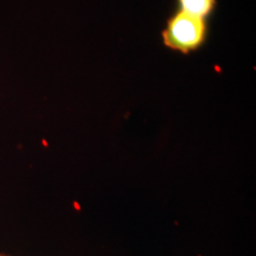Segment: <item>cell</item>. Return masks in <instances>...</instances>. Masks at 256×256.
<instances>
[{"mask_svg": "<svg viewBox=\"0 0 256 256\" xmlns=\"http://www.w3.org/2000/svg\"><path fill=\"white\" fill-rule=\"evenodd\" d=\"M206 31V19L178 10L168 18L162 31V40L170 49L188 54L203 46Z\"/></svg>", "mask_w": 256, "mask_h": 256, "instance_id": "obj_1", "label": "cell"}, {"mask_svg": "<svg viewBox=\"0 0 256 256\" xmlns=\"http://www.w3.org/2000/svg\"><path fill=\"white\" fill-rule=\"evenodd\" d=\"M180 11L206 19L215 11L217 0H176Z\"/></svg>", "mask_w": 256, "mask_h": 256, "instance_id": "obj_2", "label": "cell"}, {"mask_svg": "<svg viewBox=\"0 0 256 256\" xmlns=\"http://www.w3.org/2000/svg\"><path fill=\"white\" fill-rule=\"evenodd\" d=\"M0 256H8V255H4V254H0Z\"/></svg>", "mask_w": 256, "mask_h": 256, "instance_id": "obj_3", "label": "cell"}]
</instances>
